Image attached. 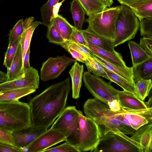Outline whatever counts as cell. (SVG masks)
Listing matches in <instances>:
<instances>
[{
    "instance_id": "obj_24",
    "label": "cell",
    "mask_w": 152,
    "mask_h": 152,
    "mask_svg": "<svg viewBox=\"0 0 152 152\" xmlns=\"http://www.w3.org/2000/svg\"><path fill=\"white\" fill-rule=\"evenodd\" d=\"M53 24L65 40H71L74 26L66 19L60 15L54 18L52 20Z\"/></svg>"
},
{
    "instance_id": "obj_6",
    "label": "cell",
    "mask_w": 152,
    "mask_h": 152,
    "mask_svg": "<svg viewBox=\"0 0 152 152\" xmlns=\"http://www.w3.org/2000/svg\"><path fill=\"white\" fill-rule=\"evenodd\" d=\"M79 111L75 106L67 107L50 128L59 131L66 137V141L77 148L80 137Z\"/></svg>"
},
{
    "instance_id": "obj_45",
    "label": "cell",
    "mask_w": 152,
    "mask_h": 152,
    "mask_svg": "<svg viewBox=\"0 0 152 152\" xmlns=\"http://www.w3.org/2000/svg\"><path fill=\"white\" fill-rule=\"evenodd\" d=\"M64 48L76 60L84 63L88 56L71 48Z\"/></svg>"
},
{
    "instance_id": "obj_28",
    "label": "cell",
    "mask_w": 152,
    "mask_h": 152,
    "mask_svg": "<svg viewBox=\"0 0 152 152\" xmlns=\"http://www.w3.org/2000/svg\"><path fill=\"white\" fill-rule=\"evenodd\" d=\"M59 0H48L40 9L42 22V24L47 27L51 25L52 20L54 18L53 10L54 7Z\"/></svg>"
},
{
    "instance_id": "obj_44",
    "label": "cell",
    "mask_w": 152,
    "mask_h": 152,
    "mask_svg": "<svg viewBox=\"0 0 152 152\" xmlns=\"http://www.w3.org/2000/svg\"><path fill=\"white\" fill-rule=\"evenodd\" d=\"M22 150L12 145L0 141V152H22Z\"/></svg>"
},
{
    "instance_id": "obj_31",
    "label": "cell",
    "mask_w": 152,
    "mask_h": 152,
    "mask_svg": "<svg viewBox=\"0 0 152 152\" xmlns=\"http://www.w3.org/2000/svg\"><path fill=\"white\" fill-rule=\"evenodd\" d=\"M42 23L40 21L33 22L30 26L24 31L21 36L20 43L22 47L23 59L30 47L31 38L35 29L39 24H42Z\"/></svg>"
},
{
    "instance_id": "obj_29",
    "label": "cell",
    "mask_w": 152,
    "mask_h": 152,
    "mask_svg": "<svg viewBox=\"0 0 152 152\" xmlns=\"http://www.w3.org/2000/svg\"><path fill=\"white\" fill-rule=\"evenodd\" d=\"M89 16L104 10L107 6L100 0H78Z\"/></svg>"
},
{
    "instance_id": "obj_47",
    "label": "cell",
    "mask_w": 152,
    "mask_h": 152,
    "mask_svg": "<svg viewBox=\"0 0 152 152\" xmlns=\"http://www.w3.org/2000/svg\"><path fill=\"white\" fill-rule=\"evenodd\" d=\"M30 53V47L26 52L24 58L23 59V68L25 72L31 66L29 64V55Z\"/></svg>"
},
{
    "instance_id": "obj_5",
    "label": "cell",
    "mask_w": 152,
    "mask_h": 152,
    "mask_svg": "<svg viewBox=\"0 0 152 152\" xmlns=\"http://www.w3.org/2000/svg\"><path fill=\"white\" fill-rule=\"evenodd\" d=\"M139 27V19L131 8L122 5L116 20L114 47L134 38Z\"/></svg>"
},
{
    "instance_id": "obj_9",
    "label": "cell",
    "mask_w": 152,
    "mask_h": 152,
    "mask_svg": "<svg viewBox=\"0 0 152 152\" xmlns=\"http://www.w3.org/2000/svg\"><path fill=\"white\" fill-rule=\"evenodd\" d=\"M94 152H140L138 148L114 133L102 135Z\"/></svg>"
},
{
    "instance_id": "obj_14",
    "label": "cell",
    "mask_w": 152,
    "mask_h": 152,
    "mask_svg": "<svg viewBox=\"0 0 152 152\" xmlns=\"http://www.w3.org/2000/svg\"><path fill=\"white\" fill-rule=\"evenodd\" d=\"M122 113L136 130L143 125L152 123V107L137 110L124 109Z\"/></svg>"
},
{
    "instance_id": "obj_15",
    "label": "cell",
    "mask_w": 152,
    "mask_h": 152,
    "mask_svg": "<svg viewBox=\"0 0 152 152\" xmlns=\"http://www.w3.org/2000/svg\"><path fill=\"white\" fill-rule=\"evenodd\" d=\"M152 137V123H149L136 130L130 138L138 143L141 152H147Z\"/></svg>"
},
{
    "instance_id": "obj_13",
    "label": "cell",
    "mask_w": 152,
    "mask_h": 152,
    "mask_svg": "<svg viewBox=\"0 0 152 152\" xmlns=\"http://www.w3.org/2000/svg\"><path fill=\"white\" fill-rule=\"evenodd\" d=\"M45 127L35 126L33 125L20 129L14 131L12 134L15 145L23 152L29 144L48 129Z\"/></svg>"
},
{
    "instance_id": "obj_3",
    "label": "cell",
    "mask_w": 152,
    "mask_h": 152,
    "mask_svg": "<svg viewBox=\"0 0 152 152\" xmlns=\"http://www.w3.org/2000/svg\"><path fill=\"white\" fill-rule=\"evenodd\" d=\"M32 124L28 103L18 100L0 101V127L13 132Z\"/></svg>"
},
{
    "instance_id": "obj_49",
    "label": "cell",
    "mask_w": 152,
    "mask_h": 152,
    "mask_svg": "<svg viewBox=\"0 0 152 152\" xmlns=\"http://www.w3.org/2000/svg\"><path fill=\"white\" fill-rule=\"evenodd\" d=\"M65 0H63L60 3H58L54 7L53 13L54 18L57 17L58 15V12L60 6L62 5V2Z\"/></svg>"
},
{
    "instance_id": "obj_22",
    "label": "cell",
    "mask_w": 152,
    "mask_h": 152,
    "mask_svg": "<svg viewBox=\"0 0 152 152\" xmlns=\"http://www.w3.org/2000/svg\"><path fill=\"white\" fill-rule=\"evenodd\" d=\"M103 66L105 71L109 77V80L120 86L124 90L132 93L140 99L136 88L135 83L128 81Z\"/></svg>"
},
{
    "instance_id": "obj_4",
    "label": "cell",
    "mask_w": 152,
    "mask_h": 152,
    "mask_svg": "<svg viewBox=\"0 0 152 152\" xmlns=\"http://www.w3.org/2000/svg\"><path fill=\"white\" fill-rule=\"evenodd\" d=\"M122 5L106 8L104 10L88 16L86 21L87 29L113 42L116 20Z\"/></svg>"
},
{
    "instance_id": "obj_34",
    "label": "cell",
    "mask_w": 152,
    "mask_h": 152,
    "mask_svg": "<svg viewBox=\"0 0 152 152\" xmlns=\"http://www.w3.org/2000/svg\"><path fill=\"white\" fill-rule=\"evenodd\" d=\"M20 39L21 36L18 38L12 45L8 47L5 54L3 63V65L7 70L9 69L13 61Z\"/></svg>"
},
{
    "instance_id": "obj_50",
    "label": "cell",
    "mask_w": 152,
    "mask_h": 152,
    "mask_svg": "<svg viewBox=\"0 0 152 152\" xmlns=\"http://www.w3.org/2000/svg\"><path fill=\"white\" fill-rule=\"evenodd\" d=\"M104 3L107 7H110L112 5L113 1V0H100Z\"/></svg>"
},
{
    "instance_id": "obj_52",
    "label": "cell",
    "mask_w": 152,
    "mask_h": 152,
    "mask_svg": "<svg viewBox=\"0 0 152 152\" xmlns=\"http://www.w3.org/2000/svg\"><path fill=\"white\" fill-rule=\"evenodd\" d=\"M145 79V78H144ZM146 79H150L151 80L152 83V74H151L150 76L147 77V78H145ZM152 95V88L148 96V98L150 97Z\"/></svg>"
},
{
    "instance_id": "obj_35",
    "label": "cell",
    "mask_w": 152,
    "mask_h": 152,
    "mask_svg": "<svg viewBox=\"0 0 152 152\" xmlns=\"http://www.w3.org/2000/svg\"><path fill=\"white\" fill-rule=\"evenodd\" d=\"M140 21L145 18H152V2L136 8H131Z\"/></svg>"
},
{
    "instance_id": "obj_23",
    "label": "cell",
    "mask_w": 152,
    "mask_h": 152,
    "mask_svg": "<svg viewBox=\"0 0 152 152\" xmlns=\"http://www.w3.org/2000/svg\"><path fill=\"white\" fill-rule=\"evenodd\" d=\"M128 45L131 55L132 67H134L152 58L137 42L129 41Z\"/></svg>"
},
{
    "instance_id": "obj_30",
    "label": "cell",
    "mask_w": 152,
    "mask_h": 152,
    "mask_svg": "<svg viewBox=\"0 0 152 152\" xmlns=\"http://www.w3.org/2000/svg\"><path fill=\"white\" fill-rule=\"evenodd\" d=\"M84 64L89 72L96 76L102 77L109 80V77L105 71L103 65L94 56L88 57Z\"/></svg>"
},
{
    "instance_id": "obj_18",
    "label": "cell",
    "mask_w": 152,
    "mask_h": 152,
    "mask_svg": "<svg viewBox=\"0 0 152 152\" xmlns=\"http://www.w3.org/2000/svg\"><path fill=\"white\" fill-rule=\"evenodd\" d=\"M82 31L88 45H95L109 51H115L112 42L97 35L87 28L82 30Z\"/></svg>"
},
{
    "instance_id": "obj_21",
    "label": "cell",
    "mask_w": 152,
    "mask_h": 152,
    "mask_svg": "<svg viewBox=\"0 0 152 152\" xmlns=\"http://www.w3.org/2000/svg\"><path fill=\"white\" fill-rule=\"evenodd\" d=\"M94 56L103 66L128 81L135 83L134 79L132 67H123L117 66L105 61L93 53Z\"/></svg>"
},
{
    "instance_id": "obj_51",
    "label": "cell",
    "mask_w": 152,
    "mask_h": 152,
    "mask_svg": "<svg viewBox=\"0 0 152 152\" xmlns=\"http://www.w3.org/2000/svg\"><path fill=\"white\" fill-rule=\"evenodd\" d=\"M145 103L147 107H152V95L149 98L148 101Z\"/></svg>"
},
{
    "instance_id": "obj_38",
    "label": "cell",
    "mask_w": 152,
    "mask_h": 152,
    "mask_svg": "<svg viewBox=\"0 0 152 152\" xmlns=\"http://www.w3.org/2000/svg\"><path fill=\"white\" fill-rule=\"evenodd\" d=\"M64 143L56 147L48 149L43 152H80L78 148L65 141Z\"/></svg>"
},
{
    "instance_id": "obj_37",
    "label": "cell",
    "mask_w": 152,
    "mask_h": 152,
    "mask_svg": "<svg viewBox=\"0 0 152 152\" xmlns=\"http://www.w3.org/2000/svg\"><path fill=\"white\" fill-rule=\"evenodd\" d=\"M46 37L49 42L59 45L65 41L53 24L48 27Z\"/></svg>"
},
{
    "instance_id": "obj_53",
    "label": "cell",
    "mask_w": 152,
    "mask_h": 152,
    "mask_svg": "<svg viewBox=\"0 0 152 152\" xmlns=\"http://www.w3.org/2000/svg\"><path fill=\"white\" fill-rule=\"evenodd\" d=\"M147 152H152V137Z\"/></svg>"
},
{
    "instance_id": "obj_17",
    "label": "cell",
    "mask_w": 152,
    "mask_h": 152,
    "mask_svg": "<svg viewBox=\"0 0 152 152\" xmlns=\"http://www.w3.org/2000/svg\"><path fill=\"white\" fill-rule=\"evenodd\" d=\"M118 100L121 106L126 110H137L147 108L143 101L129 92L119 91Z\"/></svg>"
},
{
    "instance_id": "obj_39",
    "label": "cell",
    "mask_w": 152,
    "mask_h": 152,
    "mask_svg": "<svg viewBox=\"0 0 152 152\" xmlns=\"http://www.w3.org/2000/svg\"><path fill=\"white\" fill-rule=\"evenodd\" d=\"M140 27L141 36H152V18H145L140 21Z\"/></svg>"
},
{
    "instance_id": "obj_25",
    "label": "cell",
    "mask_w": 152,
    "mask_h": 152,
    "mask_svg": "<svg viewBox=\"0 0 152 152\" xmlns=\"http://www.w3.org/2000/svg\"><path fill=\"white\" fill-rule=\"evenodd\" d=\"M70 10L74 26L78 30H82L86 13L84 8L78 0H73L71 3Z\"/></svg>"
},
{
    "instance_id": "obj_48",
    "label": "cell",
    "mask_w": 152,
    "mask_h": 152,
    "mask_svg": "<svg viewBox=\"0 0 152 152\" xmlns=\"http://www.w3.org/2000/svg\"><path fill=\"white\" fill-rule=\"evenodd\" d=\"M34 18L33 17L27 18L23 21L24 31L28 28L33 22Z\"/></svg>"
},
{
    "instance_id": "obj_7",
    "label": "cell",
    "mask_w": 152,
    "mask_h": 152,
    "mask_svg": "<svg viewBox=\"0 0 152 152\" xmlns=\"http://www.w3.org/2000/svg\"><path fill=\"white\" fill-rule=\"evenodd\" d=\"M80 137L77 148L80 152H93L98 144L101 133L97 124L79 110Z\"/></svg>"
},
{
    "instance_id": "obj_27",
    "label": "cell",
    "mask_w": 152,
    "mask_h": 152,
    "mask_svg": "<svg viewBox=\"0 0 152 152\" xmlns=\"http://www.w3.org/2000/svg\"><path fill=\"white\" fill-rule=\"evenodd\" d=\"M132 67L135 83L140 79L146 78L152 74V58Z\"/></svg>"
},
{
    "instance_id": "obj_36",
    "label": "cell",
    "mask_w": 152,
    "mask_h": 152,
    "mask_svg": "<svg viewBox=\"0 0 152 152\" xmlns=\"http://www.w3.org/2000/svg\"><path fill=\"white\" fill-rule=\"evenodd\" d=\"M23 21V19L19 20L10 31L9 35L8 46L12 45L16 39L23 34L24 31Z\"/></svg>"
},
{
    "instance_id": "obj_19",
    "label": "cell",
    "mask_w": 152,
    "mask_h": 152,
    "mask_svg": "<svg viewBox=\"0 0 152 152\" xmlns=\"http://www.w3.org/2000/svg\"><path fill=\"white\" fill-rule=\"evenodd\" d=\"M88 47L93 53L112 64L123 67L127 66L121 54L115 51H109L90 45H88Z\"/></svg>"
},
{
    "instance_id": "obj_42",
    "label": "cell",
    "mask_w": 152,
    "mask_h": 152,
    "mask_svg": "<svg viewBox=\"0 0 152 152\" xmlns=\"http://www.w3.org/2000/svg\"><path fill=\"white\" fill-rule=\"evenodd\" d=\"M139 44L152 58V36L143 37L140 39Z\"/></svg>"
},
{
    "instance_id": "obj_33",
    "label": "cell",
    "mask_w": 152,
    "mask_h": 152,
    "mask_svg": "<svg viewBox=\"0 0 152 152\" xmlns=\"http://www.w3.org/2000/svg\"><path fill=\"white\" fill-rule=\"evenodd\" d=\"M63 48H68L81 53L88 56L93 57V53L88 46L78 43L71 40H66L59 45Z\"/></svg>"
},
{
    "instance_id": "obj_11",
    "label": "cell",
    "mask_w": 152,
    "mask_h": 152,
    "mask_svg": "<svg viewBox=\"0 0 152 152\" xmlns=\"http://www.w3.org/2000/svg\"><path fill=\"white\" fill-rule=\"evenodd\" d=\"M66 137L56 129H48L24 149V152H43L59 143L66 141Z\"/></svg>"
},
{
    "instance_id": "obj_10",
    "label": "cell",
    "mask_w": 152,
    "mask_h": 152,
    "mask_svg": "<svg viewBox=\"0 0 152 152\" xmlns=\"http://www.w3.org/2000/svg\"><path fill=\"white\" fill-rule=\"evenodd\" d=\"M75 61L65 55L49 58L42 64L40 69L41 80L45 82L57 78Z\"/></svg>"
},
{
    "instance_id": "obj_26",
    "label": "cell",
    "mask_w": 152,
    "mask_h": 152,
    "mask_svg": "<svg viewBox=\"0 0 152 152\" xmlns=\"http://www.w3.org/2000/svg\"><path fill=\"white\" fill-rule=\"evenodd\" d=\"M36 89L25 88L0 91V101L18 100L23 96L35 92Z\"/></svg>"
},
{
    "instance_id": "obj_2",
    "label": "cell",
    "mask_w": 152,
    "mask_h": 152,
    "mask_svg": "<svg viewBox=\"0 0 152 152\" xmlns=\"http://www.w3.org/2000/svg\"><path fill=\"white\" fill-rule=\"evenodd\" d=\"M83 109L86 115L97 124L101 136L114 133L118 129L125 134L132 135L136 130L118 118L117 115L121 113L111 110L107 104L96 99H88Z\"/></svg>"
},
{
    "instance_id": "obj_8",
    "label": "cell",
    "mask_w": 152,
    "mask_h": 152,
    "mask_svg": "<svg viewBox=\"0 0 152 152\" xmlns=\"http://www.w3.org/2000/svg\"><path fill=\"white\" fill-rule=\"evenodd\" d=\"M83 80L85 87L94 98L107 104L112 100H118L119 91L114 88L111 82H107L88 71L84 72Z\"/></svg>"
},
{
    "instance_id": "obj_41",
    "label": "cell",
    "mask_w": 152,
    "mask_h": 152,
    "mask_svg": "<svg viewBox=\"0 0 152 152\" xmlns=\"http://www.w3.org/2000/svg\"><path fill=\"white\" fill-rule=\"evenodd\" d=\"M12 132L0 127V141L16 146L12 134Z\"/></svg>"
},
{
    "instance_id": "obj_16",
    "label": "cell",
    "mask_w": 152,
    "mask_h": 152,
    "mask_svg": "<svg viewBox=\"0 0 152 152\" xmlns=\"http://www.w3.org/2000/svg\"><path fill=\"white\" fill-rule=\"evenodd\" d=\"M24 73L22 51L20 42L13 61L6 73L7 82L19 78L23 76Z\"/></svg>"
},
{
    "instance_id": "obj_12",
    "label": "cell",
    "mask_w": 152,
    "mask_h": 152,
    "mask_svg": "<svg viewBox=\"0 0 152 152\" xmlns=\"http://www.w3.org/2000/svg\"><path fill=\"white\" fill-rule=\"evenodd\" d=\"M38 71L32 67L27 69L22 76L12 80L0 84V91L29 88L37 90L39 85Z\"/></svg>"
},
{
    "instance_id": "obj_1",
    "label": "cell",
    "mask_w": 152,
    "mask_h": 152,
    "mask_svg": "<svg viewBox=\"0 0 152 152\" xmlns=\"http://www.w3.org/2000/svg\"><path fill=\"white\" fill-rule=\"evenodd\" d=\"M70 79L51 85L29 99L32 125L48 128L60 115L71 88Z\"/></svg>"
},
{
    "instance_id": "obj_32",
    "label": "cell",
    "mask_w": 152,
    "mask_h": 152,
    "mask_svg": "<svg viewBox=\"0 0 152 152\" xmlns=\"http://www.w3.org/2000/svg\"><path fill=\"white\" fill-rule=\"evenodd\" d=\"M135 86L140 99L143 101L148 96L152 88V83L150 79L142 78L135 83Z\"/></svg>"
},
{
    "instance_id": "obj_46",
    "label": "cell",
    "mask_w": 152,
    "mask_h": 152,
    "mask_svg": "<svg viewBox=\"0 0 152 152\" xmlns=\"http://www.w3.org/2000/svg\"><path fill=\"white\" fill-rule=\"evenodd\" d=\"M110 110L115 112L123 113L124 111V108L121 105L118 100L113 99L109 101L107 104Z\"/></svg>"
},
{
    "instance_id": "obj_43",
    "label": "cell",
    "mask_w": 152,
    "mask_h": 152,
    "mask_svg": "<svg viewBox=\"0 0 152 152\" xmlns=\"http://www.w3.org/2000/svg\"><path fill=\"white\" fill-rule=\"evenodd\" d=\"M71 40L86 46H88L83 35L82 30H78L75 27L74 28L71 35Z\"/></svg>"
},
{
    "instance_id": "obj_20",
    "label": "cell",
    "mask_w": 152,
    "mask_h": 152,
    "mask_svg": "<svg viewBox=\"0 0 152 152\" xmlns=\"http://www.w3.org/2000/svg\"><path fill=\"white\" fill-rule=\"evenodd\" d=\"M83 71V65L75 62L69 72L71 78L73 99H78L80 97Z\"/></svg>"
},
{
    "instance_id": "obj_40",
    "label": "cell",
    "mask_w": 152,
    "mask_h": 152,
    "mask_svg": "<svg viewBox=\"0 0 152 152\" xmlns=\"http://www.w3.org/2000/svg\"><path fill=\"white\" fill-rule=\"evenodd\" d=\"M121 4L136 8L152 2V0H117Z\"/></svg>"
}]
</instances>
